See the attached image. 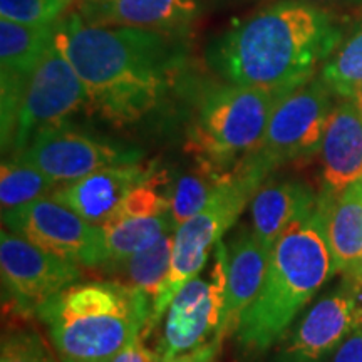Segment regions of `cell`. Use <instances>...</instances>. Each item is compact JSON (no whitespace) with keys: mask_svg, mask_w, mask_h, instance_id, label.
Here are the masks:
<instances>
[{"mask_svg":"<svg viewBox=\"0 0 362 362\" xmlns=\"http://www.w3.org/2000/svg\"><path fill=\"white\" fill-rule=\"evenodd\" d=\"M216 357H218V352L200 351V352H193V354L176 357V359L170 362H216Z\"/></svg>","mask_w":362,"mask_h":362,"instance_id":"cell-30","label":"cell"},{"mask_svg":"<svg viewBox=\"0 0 362 362\" xmlns=\"http://www.w3.org/2000/svg\"><path fill=\"white\" fill-rule=\"evenodd\" d=\"M351 99H354L357 106H359V110L362 111V88H361V89H357L356 93H354V96H352Z\"/></svg>","mask_w":362,"mask_h":362,"instance_id":"cell-32","label":"cell"},{"mask_svg":"<svg viewBox=\"0 0 362 362\" xmlns=\"http://www.w3.org/2000/svg\"><path fill=\"white\" fill-rule=\"evenodd\" d=\"M107 362H158L156 352L151 351L144 342L143 336L133 339L129 344L115 354Z\"/></svg>","mask_w":362,"mask_h":362,"instance_id":"cell-28","label":"cell"},{"mask_svg":"<svg viewBox=\"0 0 362 362\" xmlns=\"http://www.w3.org/2000/svg\"><path fill=\"white\" fill-rule=\"evenodd\" d=\"M362 325V305L347 288L329 293L304 315L280 349L277 362H322Z\"/></svg>","mask_w":362,"mask_h":362,"instance_id":"cell-14","label":"cell"},{"mask_svg":"<svg viewBox=\"0 0 362 362\" xmlns=\"http://www.w3.org/2000/svg\"><path fill=\"white\" fill-rule=\"evenodd\" d=\"M59 187L52 178L27 163L12 158L2 163L0 171V203L2 211L16 210L39 198L51 197Z\"/></svg>","mask_w":362,"mask_h":362,"instance_id":"cell-24","label":"cell"},{"mask_svg":"<svg viewBox=\"0 0 362 362\" xmlns=\"http://www.w3.org/2000/svg\"><path fill=\"white\" fill-rule=\"evenodd\" d=\"M334 274L325 208L319 198L315 210L293 221L272 248L262 291L235 332L243 354L259 356L269 351Z\"/></svg>","mask_w":362,"mask_h":362,"instance_id":"cell-3","label":"cell"},{"mask_svg":"<svg viewBox=\"0 0 362 362\" xmlns=\"http://www.w3.org/2000/svg\"><path fill=\"white\" fill-rule=\"evenodd\" d=\"M173 233L165 235L155 245L134 253L121 264L112 265L107 270L115 272L117 282L128 285L139 292L146 300L155 305L158 296L165 287L173 255ZM148 330V329H146Z\"/></svg>","mask_w":362,"mask_h":362,"instance_id":"cell-22","label":"cell"},{"mask_svg":"<svg viewBox=\"0 0 362 362\" xmlns=\"http://www.w3.org/2000/svg\"><path fill=\"white\" fill-rule=\"evenodd\" d=\"M228 248L215 247L210 274L194 275L176 292L165 315L163 332L156 346L158 362L200 351H221L228 337L225 327Z\"/></svg>","mask_w":362,"mask_h":362,"instance_id":"cell-7","label":"cell"},{"mask_svg":"<svg viewBox=\"0 0 362 362\" xmlns=\"http://www.w3.org/2000/svg\"><path fill=\"white\" fill-rule=\"evenodd\" d=\"M319 205V194L298 180L262 183L250 202L252 230L267 247L274 248L280 235L293 221Z\"/></svg>","mask_w":362,"mask_h":362,"instance_id":"cell-18","label":"cell"},{"mask_svg":"<svg viewBox=\"0 0 362 362\" xmlns=\"http://www.w3.org/2000/svg\"><path fill=\"white\" fill-rule=\"evenodd\" d=\"M341 33L324 8L282 0L240 22L206 51V61L230 84L291 94L314 78L337 49Z\"/></svg>","mask_w":362,"mask_h":362,"instance_id":"cell-2","label":"cell"},{"mask_svg":"<svg viewBox=\"0 0 362 362\" xmlns=\"http://www.w3.org/2000/svg\"><path fill=\"white\" fill-rule=\"evenodd\" d=\"M319 2H359V0H319Z\"/></svg>","mask_w":362,"mask_h":362,"instance_id":"cell-33","label":"cell"},{"mask_svg":"<svg viewBox=\"0 0 362 362\" xmlns=\"http://www.w3.org/2000/svg\"><path fill=\"white\" fill-rule=\"evenodd\" d=\"M0 270L17 305L34 314L81 279V265L42 250L11 230L0 235Z\"/></svg>","mask_w":362,"mask_h":362,"instance_id":"cell-12","label":"cell"},{"mask_svg":"<svg viewBox=\"0 0 362 362\" xmlns=\"http://www.w3.org/2000/svg\"><path fill=\"white\" fill-rule=\"evenodd\" d=\"M320 198V197H319ZM325 232L334 270L349 272L362 259V178L325 202Z\"/></svg>","mask_w":362,"mask_h":362,"instance_id":"cell-20","label":"cell"},{"mask_svg":"<svg viewBox=\"0 0 362 362\" xmlns=\"http://www.w3.org/2000/svg\"><path fill=\"white\" fill-rule=\"evenodd\" d=\"M155 176L156 170L144 166L141 161L110 166L71 183H62L51 193V198L89 223L103 226L119 211L133 189Z\"/></svg>","mask_w":362,"mask_h":362,"instance_id":"cell-15","label":"cell"},{"mask_svg":"<svg viewBox=\"0 0 362 362\" xmlns=\"http://www.w3.org/2000/svg\"><path fill=\"white\" fill-rule=\"evenodd\" d=\"M81 107H88V93L83 81L69 59L56 42H52L34 71L22 98L12 143L16 155L39 131L67 123Z\"/></svg>","mask_w":362,"mask_h":362,"instance_id":"cell-11","label":"cell"},{"mask_svg":"<svg viewBox=\"0 0 362 362\" xmlns=\"http://www.w3.org/2000/svg\"><path fill=\"white\" fill-rule=\"evenodd\" d=\"M54 42L83 81L89 110L112 126L160 107L187 59L176 33L93 25L78 12L57 22Z\"/></svg>","mask_w":362,"mask_h":362,"instance_id":"cell-1","label":"cell"},{"mask_svg":"<svg viewBox=\"0 0 362 362\" xmlns=\"http://www.w3.org/2000/svg\"><path fill=\"white\" fill-rule=\"evenodd\" d=\"M230 175L232 171L225 173V171L210 168V166L198 165V168L192 173L180 176L168 193L170 215L175 225H181L203 210Z\"/></svg>","mask_w":362,"mask_h":362,"instance_id":"cell-23","label":"cell"},{"mask_svg":"<svg viewBox=\"0 0 362 362\" xmlns=\"http://www.w3.org/2000/svg\"><path fill=\"white\" fill-rule=\"evenodd\" d=\"M285 96L238 84L211 90L189 128L187 149L198 165L233 171L259 149L272 112Z\"/></svg>","mask_w":362,"mask_h":362,"instance_id":"cell-5","label":"cell"},{"mask_svg":"<svg viewBox=\"0 0 362 362\" xmlns=\"http://www.w3.org/2000/svg\"><path fill=\"white\" fill-rule=\"evenodd\" d=\"M325 202L362 178V111L354 99L344 98L330 112L320 146Z\"/></svg>","mask_w":362,"mask_h":362,"instance_id":"cell-16","label":"cell"},{"mask_svg":"<svg viewBox=\"0 0 362 362\" xmlns=\"http://www.w3.org/2000/svg\"><path fill=\"white\" fill-rule=\"evenodd\" d=\"M349 274L354 275L356 282H359V284L362 285V259H361L359 262H357V265L354 267V269L349 270Z\"/></svg>","mask_w":362,"mask_h":362,"instance_id":"cell-31","label":"cell"},{"mask_svg":"<svg viewBox=\"0 0 362 362\" xmlns=\"http://www.w3.org/2000/svg\"><path fill=\"white\" fill-rule=\"evenodd\" d=\"M143 156L139 148L94 138L62 123L39 131L13 158L35 166L61 185L110 166L139 163Z\"/></svg>","mask_w":362,"mask_h":362,"instance_id":"cell-10","label":"cell"},{"mask_svg":"<svg viewBox=\"0 0 362 362\" xmlns=\"http://www.w3.org/2000/svg\"><path fill=\"white\" fill-rule=\"evenodd\" d=\"M57 24L27 25L0 19V107L2 149L12 148L25 88L54 42Z\"/></svg>","mask_w":362,"mask_h":362,"instance_id":"cell-13","label":"cell"},{"mask_svg":"<svg viewBox=\"0 0 362 362\" xmlns=\"http://www.w3.org/2000/svg\"><path fill=\"white\" fill-rule=\"evenodd\" d=\"M62 362H107L143 336L151 304L117 280L74 284L37 310Z\"/></svg>","mask_w":362,"mask_h":362,"instance_id":"cell-4","label":"cell"},{"mask_svg":"<svg viewBox=\"0 0 362 362\" xmlns=\"http://www.w3.org/2000/svg\"><path fill=\"white\" fill-rule=\"evenodd\" d=\"M272 250L253 230H242L228 252V285H226V334L237 332L240 319L259 297L269 269Z\"/></svg>","mask_w":362,"mask_h":362,"instance_id":"cell-19","label":"cell"},{"mask_svg":"<svg viewBox=\"0 0 362 362\" xmlns=\"http://www.w3.org/2000/svg\"><path fill=\"white\" fill-rule=\"evenodd\" d=\"M320 78L341 98H352L362 88V27L330 54Z\"/></svg>","mask_w":362,"mask_h":362,"instance_id":"cell-25","label":"cell"},{"mask_svg":"<svg viewBox=\"0 0 362 362\" xmlns=\"http://www.w3.org/2000/svg\"><path fill=\"white\" fill-rule=\"evenodd\" d=\"M2 216L11 232L72 264L96 269L110 262L101 226L89 223L51 197L2 211Z\"/></svg>","mask_w":362,"mask_h":362,"instance_id":"cell-9","label":"cell"},{"mask_svg":"<svg viewBox=\"0 0 362 362\" xmlns=\"http://www.w3.org/2000/svg\"><path fill=\"white\" fill-rule=\"evenodd\" d=\"M332 94L319 76L280 99L259 149L237 168H255L269 176L285 163L320 153L325 126L332 112Z\"/></svg>","mask_w":362,"mask_h":362,"instance_id":"cell-8","label":"cell"},{"mask_svg":"<svg viewBox=\"0 0 362 362\" xmlns=\"http://www.w3.org/2000/svg\"><path fill=\"white\" fill-rule=\"evenodd\" d=\"M84 22L104 27L180 33L198 16L194 0H79Z\"/></svg>","mask_w":362,"mask_h":362,"instance_id":"cell-17","label":"cell"},{"mask_svg":"<svg viewBox=\"0 0 362 362\" xmlns=\"http://www.w3.org/2000/svg\"><path fill=\"white\" fill-rule=\"evenodd\" d=\"M265 178L267 175L255 168L233 170L203 210L176 226L168 279L153 305L146 337L166 314L176 292L203 270L211 248L235 225Z\"/></svg>","mask_w":362,"mask_h":362,"instance_id":"cell-6","label":"cell"},{"mask_svg":"<svg viewBox=\"0 0 362 362\" xmlns=\"http://www.w3.org/2000/svg\"><path fill=\"white\" fill-rule=\"evenodd\" d=\"M76 0H0V17L27 25L57 24Z\"/></svg>","mask_w":362,"mask_h":362,"instance_id":"cell-26","label":"cell"},{"mask_svg":"<svg viewBox=\"0 0 362 362\" xmlns=\"http://www.w3.org/2000/svg\"><path fill=\"white\" fill-rule=\"evenodd\" d=\"M101 228L106 238L107 255H110L106 269H110L134 253L155 245L165 235L175 232L176 225L170 214H163L111 218Z\"/></svg>","mask_w":362,"mask_h":362,"instance_id":"cell-21","label":"cell"},{"mask_svg":"<svg viewBox=\"0 0 362 362\" xmlns=\"http://www.w3.org/2000/svg\"><path fill=\"white\" fill-rule=\"evenodd\" d=\"M330 362H362V325L339 344Z\"/></svg>","mask_w":362,"mask_h":362,"instance_id":"cell-29","label":"cell"},{"mask_svg":"<svg viewBox=\"0 0 362 362\" xmlns=\"http://www.w3.org/2000/svg\"><path fill=\"white\" fill-rule=\"evenodd\" d=\"M0 362H56V359L39 336L33 332H16L4 337Z\"/></svg>","mask_w":362,"mask_h":362,"instance_id":"cell-27","label":"cell"}]
</instances>
